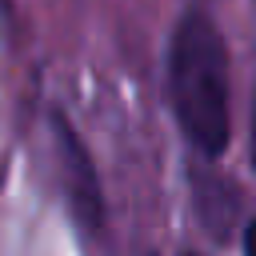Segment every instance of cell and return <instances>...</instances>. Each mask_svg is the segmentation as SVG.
Returning a JSON list of instances; mask_svg holds the SVG:
<instances>
[{
  "label": "cell",
  "instance_id": "6da1fadb",
  "mask_svg": "<svg viewBox=\"0 0 256 256\" xmlns=\"http://www.w3.org/2000/svg\"><path fill=\"white\" fill-rule=\"evenodd\" d=\"M172 104L184 136L204 152L220 156L232 136L228 116V52L220 28L204 12H188L172 32Z\"/></svg>",
  "mask_w": 256,
  "mask_h": 256
},
{
  "label": "cell",
  "instance_id": "7a4b0ae2",
  "mask_svg": "<svg viewBox=\"0 0 256 256\" xmlns=\"http://www.w3.org/2000/svg\"><path fill=\"white\" fill-rule=\"evenodd\" d=\"M56 128H60V140H64L72 204H76V212H80L88 224H96V220H100V188H96V176H92V160H88V152L80 148V140L68 132V124H64V120H60Z\"/></svg>",
  "mask_w": 256,
  "mask_h": 256
},
{
  "label": "cell",
  "instance_id": "3957f363",
  "mask_svg": "<svg viewBox=\"0 0 256 256\" xmlns=\"http://www.w3.org/2000/svg\"><path fill=\"white\" fill-rule=\"evenodd\" d=\"M244 256H256V224H248L244 232Z\"/></svg>",
  "mask_w": 256,
  "mask_h": 256
},
{
  "label": "cell",
  "instance_id": "277c9868",
  "mask_svg": "<svg viewBox=\"0 0 256 256\" xmlns=\"http://www.w3.org/2000/svg\"><path fill=\"white\" fill-rule=\"evenodd\" d=\"M252 160H256V108H252Z\"/></svg>",
  "mask_w": 256,
  "mask_h": 256
},
{
  "label": "cell",
  "instance_id": "5b68a950",
  "mask_svg": "<svg viewBox=\"0 0 256 256\" xmlns=\"http://www.w3.org/2000/svg\"><path fill=\"white\" fill-rule=\"evenodd\" d=\"M188 256H192V252H188Z\"/></svg>",
  "mask_w": 256,
  "mask_h": 256
}]
</instances>
